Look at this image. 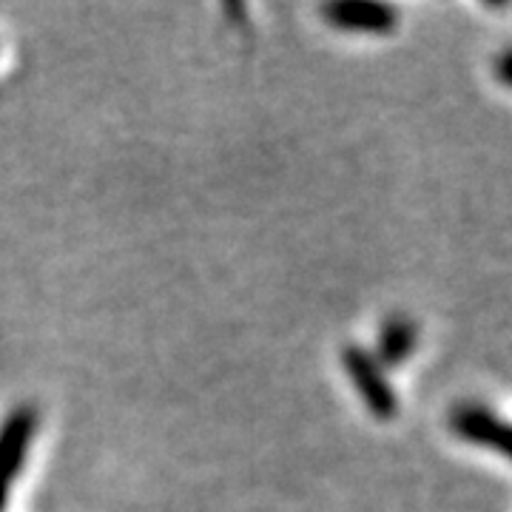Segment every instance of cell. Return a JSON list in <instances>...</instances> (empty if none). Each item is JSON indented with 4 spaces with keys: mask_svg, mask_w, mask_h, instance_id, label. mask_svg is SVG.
<instances>
[{
    "mask_svg": "<svg viewBox=\"0 0 512 512\" xmlns=\"http://www.w3.org/2000/svg\"><path fill=\"white\" fill-rule=\"evenodd\" d=\"M37 407L20 404L0 424V512L6 510L12 490L26 467L29 447L37 436Z\"/></svg>",
    "mask_w": 512,
    "mask_h": 512,
    "instance_id": "cell-1",
    "label": "cell"
},
{
    "mask_svg": "<svg viewBox=\"0 0 512 512\" xmlns=\"http://www.w3.org/2000/svg\"><path fill=\"white\" fill-rule=\"evenodd\" d=\"M450 430L456 433V439L484 447V450H493L498 456L510 453V427L487 404H458L456 410H453V416H450Z\"/></svg>",
    "mask_w": 512,
    "mask_h": 512,
    "instance_id": "cell-3",
    "label": "cell"
},
{
    "mask_svg": "<svg viewBox=\"0 0 512 512\" xmlns=\"http://www.w3.org/2000/svg\"><path fill=\"white\" fill-rule=\"evenodd\" d=\"M322 15L333 29L350 35H390L399 23L396 9L376 0H336L322 6Z\"/></svg>",
    "mask_w": 512,
    "mask_h": 512,
    "instance_id": "cell-4",
    "label": "cell"
},
{
    "mask_svg": "<svg viewBox=\"0 0 512 512\" xmlns=\"http://www.w3.org/2000/svg\"><path fill=\"white\" fill-rule=\"evenodd\" d=\"M419 345V325L410 316H390L379 330L376 362L382 367H402Z\"/></svg>",
    "mask_w": 512,
    "mask_h": 512,
    "instance_id": "cell-5",
    "label": "cell"
},
{
    "mask_svg": "<svg viewBox=\"0 0 512 512\" xmlns=\"http://www.w3.org/2000/svg\"><path fill=\"white\" fill-rule=\"evenodd\" d=\"M342 367L373 419L390 421L399 413V399L384 376V367L373 359V353H367L359 345H348L342 350Z\"/></svg>",
    "mask_w": 512,
    "mask_h": 512,
    "instance_id": "cell-2",
    "label": "cell"
},
{
    "mask_svg": "<svg viewBox=\"0 0 512 512\" xmlns=\"http://www.w3.org/2000/svg\"><path fill=\"white\" fill-rule=\"evenodd\" d=\"M501 80H504V83H510V49L501 55Z\"/></svg>",
    "mask_w": 512,
    "mask_h": 512,
    "instance_id": "cell-6",
    "label": "cell"
}]
</instances>
